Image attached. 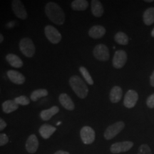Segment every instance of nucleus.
Returning <instances> with one entry per match:
<instances>
[{
	"label": "nucleus",
	"instance_id": "f257e3e1",
	"mask_svg": "<svg viewBox=\"0 0 154 154\" xmlns=\"http://www.w3.org/2000/svg\"><path fill=\"white\" fill-rule=\"evenodd\" d=\"M44 11L49 20H51L55 24L62 25L64 24L66 19L65 14L58 4L52 2H48L45 5Z\"/></svg>",
	"mask_w": 154,
	"mask_h": 154
},
{
	"label": "nucleus",
	"instance_id": "f03ea898",
	"mask_svg": "<svg viewBox=\"0 0 154 154\" xmlns=\"http://www.w3.org/2000/svg\"><path fill=\"white\" fill-rule=\"evenodd\" d=\"M69 83L74 93L80 99H84L88 96V88L81 77L77 75H74L70 77Z\"/></svg>",
	"mask_w": 154,
	"mask_h": 154
},
{
	"label": "nucleus",
	"instance_id": "7ed1b4c3",
	"mask_svg": "<svg viewBox=\"0 0 154 154\" xmlns=\"http://www.w3.org/2000/svg\"><path fill=\"white\" fill-rule=\"evenodd\" d=\"M19 49L24 56L26 57L32 58L35 54L36 49L34 42L29 37H24L21 39L19 44Z\"/></svg>",
	"mask_w": 154,
	"mask_h": 154
},
{
	"label": "nucleus",
	"instance_id": "20e7f679",
	"mask_svg": "<svg viewBox=\"0 0 154 154\" xmlns=\"http://www.w3.org/2000/svg\"><path fill=\"white\" fill-rule=\"evenodd\" d=\"M44 34L51 44H57L61 42L62 36L60 32L51 25H47L44 28Z\"/></svg>",
	"mask_w": 154,
	"mask_h": 154
},
{
	"label": "nucleus",
	"instance_id": "39448f33",
	"mask_svg": "<svg viewBox=\"0 0 154 154\" xmlns=\"http://www.w3.org/2000/svg\"><path fill=\"white\" fill-rule=\"evenodd\" d=\"M124 127L125 124L123 121H118V122H116L112 125H110L109 126H108L104 134H103L104 138L106 140L112 139L124 129Z\"/></svg>",
	"mask_w": 154,
	"mask_h": 154
},
{
	"label": "nucleus",
	"instance_id": "423d86ee",
	"mask_svg": "<svg viewBox=\"0 0 154 154\" xmlns=\"http://www.w3.org/2000/svg\"><path fill=\"white\" fill-rule=\"evenodd\" d=\"M93 54L97 60L106 61L110 58L109 48L105 44H100L96 45L93 50Z\"/></svg>",
	"mask_w": 154,
	"mask_h": 154
},
{
	"label": "nucleus",
	"instance_id": "0eeeda50",
	"mask_svg": "<svg viewBox=\"0 0 154 154\" xmlns=\"http://www.w3.org/2000/svg\"><path fill=\"white\" fill-rule=\"evenodd\" d=\"M11 9L13 12L19 19L25 20L28 17L26 8L20 0H13L11 1Z\"/></svg>",
	"mask_w": 154,
	"mask_h": 154
},
{
	"label": "nucleus",
	"instance_id": "6e6552de",
	"mask_svg": "<svg viewBox=\"0 0 154 154\" xmlns=\"http://www.w3.org/2000/svg\"><path fill=\"white\" fill-rule=\"evenodd\" d=\"M80 136L83 143L86 145H89L95 140V131L91 127L84 126L80 131Z\"/></svg>",
	"mask_w": 154,
	"mask_h": 154
},
{
	"label": "nucleus",
	"instance_id": "1a4fd4ad",
	"mask_svg": "<svg viewBox=\"0 0 154 154\" xmlns=\"http://www.w3.org/2000/svg\"><path fill=\"white\" fill-rule=\"evenodd\" d=\"M127 61V54L124 50H118L113 56L112 63L115 69H121Z\"/></svg>",
	"mask_w": 154,
	"mask_h": 154
},
{
	"label": "nucleus",
	"instance_id": "9d476101",
	"mask_svg": "<svg viewBox=\"0 0 154 154\" xmlns=\"http://www.w3.org/2000/svg\"><path fill=\"white\" fill-rule=\"evenodd\" d=\"M134 146V143L131 141L117 142L111 145L110 151L112 153H120L126 152L131 149Z\"/></svg>",
	"mask_w": 154,
	"mask_h": 154
},
{
	"label": "nucleus",
	"instance_id": "9b49d317",
	"mask_svg": "<svg viewBox=\"0 0 154 154\" xmlns=\"http://www.w3.org/2000/svg\"><path fill=\"white\" fill-rule=\"evenodd\" d=\"M138 99V93L134 90H129L124 96V104L128 109H131L136 106Z\"/></svg>",
	"mask_w": 154,
	"mask_h": 154
},
{
	"label": "nucleus",
	"instance_id": "f8f14e48",
	"mask_svg": "<svg viewBox=\"0 0 154 154\" xmlns=\"http://www.w3.org/2000/svg\"><path fill=\"white\" fill-rule=\"evenodd\" d=\"M7 75L11 82L18 85H22L26 81L25 76L18 71L9 70L7 71Z\"/></svg>",
	"mask_w": 154,
	"mask_h": 154
},
{
	"label": "nucleus",
	"instance_id": "ddd939ff",
	"mask_svg": "<svg viewBox=\"0 0 154 154\" xmlns=\"http://www.w3.org/2000/svg\"><path fill=\"white\" fill-rule=\"evenodd\" d=\"M25 147L29 153H36L38 148V140L35 134H31L29 136Z\"/></svg>",
	"mask_w": 154,
	"mask_h": 154
},
{
	"label": "nucleus",
	"instance_id": "4468645a",
	"mask_svg": "<svg viewBox=\"0 0 154 154\" xmlns=\"http://www.w3.org/2000/svg\"><path fill=\"white\" fill-rule=\"evenodd\" d=\"M59 100L61 105L68 111H73L75 109V105L72 98L67 94H61L59 96Z\"/></svg>",
	"mask_w": 154,
	"mask_h": 154
},
{
	"label": "nucleus",
	"instance_id": "2eb2a0df",
	"mask_svg": "<svg viewBox=\"0 0 154 154\" xmlns=\"http://www.w3.org/2000/svg\"><path fill=\"white\" fill-rule=\"evenodd\" d=\"M106 32V29L103 26H101V25H95V26H93L88 30V34L90 37L96 39V38H100L103 37L105 35Z\"/></svg>",
	"mask_w": 154,
	"mask_h": 154
},
{
	"label": "nucleus",
	"instance_id": "dca6fc26",
	"mask_svg": "<svg viewBox=\"0 0 154 154\" xmlns=\"http://www.w3.org/2000/svg\"><path fill=\"white\" fill-rule=\"evenodd\" d=\"M57 128L56 127L51 126L49 124H43L38 129V132H39L41 136L44 139H48L52 136V134L56 131Z\"/></svg>",
	"mask_w": 154,
	"mask_h": 154
},
{
	"label": "nucleus",
	"instance_id": "f3484780",
	"mask_svg": "<svg viewBox=\"0 0 154 154\" xmlns=\"http://www.w3.org/2000/svg\"><path fill=\"white\" fill-rule=\"evenodd\" d=\"M6 60L11 66L14 68H22L24 64L22 59L14 54H8L6 56Z\"/></svg>",
	"mask_w": 154,
	"mask_h": 154
},
{
	"label": "nucleus",
	"instance_id": "a211bd4d",
	"mask_svg": "<svg viewBox=\"0 0 154 154\" xmlns=\"http://www.w3.org/2000/svg\"><path fill=\"white\" fill-rule=\"evenodd\" d=\"M59 108L57 106H54L49 109H45V110L42 111L40 112V117L43 121H49L54 116L59 113Z\"/></svg>",
	"mask_w": 154,
	"mask_h": 154
},
{
	"label": "nucleus",
	"instance_id": "6ab92c4d",
	"mask_svg": "<svg viewBox=\"0 0 154 154\" xmlns=\"http://www.w3.org/2000/svg\"><path fill=\"white\" fill-rule=\"evenodd\" d=\"M123 95V91L122 88L120 86H116L111 88L110 94H109V97H110V100L112 103H118L121 101V98H122Z\"/></svg>",
	"mask_w": 154,
	"mask_h": 154
},
{
	"label": "nucleus",
	"instance_id": "aec40b11",
	"mask_svg": "<svg viewBox=\"0 0 154 154\" xmlns=\"http://www.w3.org/2000/svg\"><path fill=\"white\" fill-rule=\"evenodd\" d=\"M92 14L96 17H101L103 14V7L101 2L98 0H92L91 2Z\"/></svg>",
	"mask_w": 154,
	"mask_h": 154
},
{
	"label": "nucleus",
	"instance_id": "412c9836",
	"mask_svg": "<svg viewBox=\"0 0 154 154\" xmlns=\"http://www.w3.org/2000/svg\"><path fill=\"white\" fill-rule=\"evenodd\" d=\"M2 107L5 113H10L17 110L19 105L14 101V100H7L2 103Z\"/></svg>",
	"mask_w": 154,
	"mask_h": 154
},
{
	"label": "nucleus",
	"instance_id": "4be33fe9",
	"mask_svg": "<svg viewBox=\"0 0 154 154\" xmlns=\"http://www.w3.org/2000/svg\"><path fill=\"white\" fill-rule=\"evenodd\" d=\"M143 22L145 24L151 25L154 22V7H150L144 11L143 16Z\"/></svg>",
	"mask_w": 154,
	"mask_h": 154
},
{
	"label": "nucleus",
	"instance_id": "5701e85b",
	"mask_svg": "<svg viewBox=\"0 0 154 154\" xmlns=\"http://www.w3.org/2000/svg\"><path fill=\"white\" fill-rule=\"evenodd\" d=\"M88 7V2L86 0H74L72 3V8L74 11H84Z\"/></svg>",
	"mask_w": 154,
	"mask_h": 154
},
{
	"label": "nucleus",
	"instance_id": "b1692460",
	"mask_svg": "<svg viewBox=\"0 0 154 154\" xmlns=\"http://www.w3.org/2000/svg\"><path fill=\"white\" fill-rule=\"evenodd\" d=\"M48 94H49V91L46 88H38L32 91V93L31 94L30 99L32 100V101H37L40 98L47 96Z\"/></svg>",
	"mask_w": 154,
	"mask_h": 154
},
{
	"label": "nucleus",
	"instance_id": "393cba45",
	"mask_svg": "<svg viewBox=\"0 0 154 154\" xmlns=\"http://www.w3.org/2000/svg\"><path fill=\"white\" fill-rule=\"evenodd\" d=\"M114 40L121 45H127L128 44V36L122 32H119L115 34Z\"/></svg>",
	"mask_w": 154,
	"mask_h": 154
},
{
	"label": "nucleus",
	"instance_id": "a878e982",
	"mask_svg": "<svg viewBox=\"0 0 154 154\" xmlns=\"http://www.w3.org/2000/svg\"><path fill=\"white\" fill-rule=\"evenodd\" d=\"M79 72L82 74V76L84 77V79H85L86 82L88 83L89 85H93L94 84V80L92 79V77L90 75L89 72L87 70V69L84 66H80L79 67Z\"/></svg>",
	"mask_w": 154,
	"mask_h": 154
},
{
	"label": "nucleus",
	"instance_id": "bb28decb",
	"mask_svg": "<svg viewBox=\"0 0 154 154\" xmlns=\"http://www.w3.org/2000/svg\"><path fill=\"white\" fill-rule=\"evenodd\" d=\"M14 100L18 105L26 106V105H29L30 103V99L26 96H18V97L15 98Z\"/></svg>",
	"mask_w": 154,
	"mask_h": 154
},
{
	"label": "nucleus",
	"instance_id": "cd10ccee",
	"mask_svg": "<svg viewBox=\"0 0 154 154\" xmlns=\"http://www.w3.org/2000/svg\"><path fill=\"white\" fill-rule=\"evenodd\" d=\"M138 154H152V152L147 144H142L138 149Z\"/></svg>",
	"mask_w": 154,
	"mask_h": 154
},
{
	"label": "nucleus",
	"instance_id": "c85d7f7f",
	"mask_svg": "<svg viewBox=\"0 0 154 154\" xmlns=\"http://www.w3.org/2000/svg\"><path fill=\"white\" fill-rule=\"evenodd\" d=\"M9 142V138L7 134H0V146H5Z\"/></svg>",
	"mask_w": 154,
	"mask_h": 154
},
{
	"label": "nucleus",
	"instance_id": "c756f323",
	"mask_svg": "<svg viewBox=\"0 0 154 154\" xmlns=\"http://www.w3.org/2000/svg\"><path fill=\"white\" fill-rule=\"evenodd\" d=\"M146 104H147L148 107L150 109H153L154 108V94H151V96L148 98L146 100Z\"/></svg>",
	"mask_w": 154,
	"mask_h": 154
},
{
	"label": "nucleus",
	"instance_id": "7c9ffc66",
	"mask_svg": "<svg viewBox=\"0 0 154 154\" xmlns=\"http://www.w3.org/2000/svg\"><path fill=\"white\" fill-rule=\"evenodd\" d=\"M7 123H6V121L0 117V131H2L5 129L6 127H7Z\"/></svg>",
	"mask_w": 154,
	"mask_h": 154
},
{
	"label": "nucleus",
	"instance_id": "2f4dec72",
	"mask_svg": "<svg viewBox=\"0 0 154 154\" xmlns=\"http://www.w3.org/2000/svg\"><path fill=\"white\" fill-rule=\"evenodd\" d=\"M150 84H151V86L154 87V71L152 73L151 77H150Z\"/></svg>",
	"mask_w": 154,
	"mask_h": 154
},
{
	"label": "nucleus",
	"instance_id": "473e14b6",
	"mask_svg": "<svg viewBox=\"0 0 154 154\" xmlns=\"http://www.w3.org/2000/svg\"><path fill=\"white\" fill-rule=\"evenodd\" d=\"M54 154H70V153H69V152H67V151H61V150H60V151H57V152H55V153Z\"/></svg>",
	"mask_w": 154,
	"mask_h": 154
},
{
	"label": "nucleus",
	"instance_id": "72a5a7b5",
	"mask_svg": "<svg viewBox=\"0 0 154 154\" xmlns=\"http://www.w3.org/2000/svg\"><path fill=\"white\" fill-rule=\"evenodd\" d=\"M4 39H5V38H4V36L0 33V44H2V42H4Z\"/></svg>",
	"mask_w": 154,
	"mask_h": 154
},
{
	"label": "nucleus",
	"instance_id": "f704fd0d",
	"mask_svg": "<svg viewBox=\"0 0 154 154\" xmlns=\"http://www.w3.org/2000/svg\"><path fill=\"white\" fill-rule=\"evenodd\" d=\"M146 2H154V0H146Z\"/></svg>",
	"mask_w": 154,
	"mask_h": 154
},
{
	"label": "nucleus",
	"instance_id": "c9c22d12",
	"mask_svg": "<svg viewBox=\"0 0 154 154\" xmlns=\"http://www.w3.org/2000/svg\"><path fill=\"white\" fill-rule=\"evenodd\" d=\"M151 36H153V37H154V28H153V29L152 30V32H151Z\"/></svg>",
	"mask_w": 154,
	"mask_h": 154
}]
</instances>
